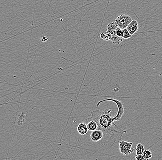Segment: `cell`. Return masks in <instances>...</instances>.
Masks as SVG:
<instances>
[{"label":"cell","instance_id":"1","mask_svg":"<svg viewBox=\"0 0 162 160\" xmlns=\"http://www.w3.org/2000/svg\"><path fill=\"white\" fill-rule=\"evenodd\" d=\"M111 109H106L103 111L100 110L91 112V116L86 120V122L94 120L98 124V129L103 131L104 136L101 141L102 145H108L112 147L121 140L123 134L127 131L123 130L114 123L113 118L111 115Z\"/></svg>","mask_w":162,"mask_h":160},{"label":"cell","instance_id":"2","mask_svg":"<svg viewBox=\"0 0 162 160\" xmlns=\"http://www.w3.org/2000/svg\"><path fill=\"white\" fill-rule=\"evenodd\" d=\"M106 101H112V102H114L116 104L118 108V110L117 113L116 115L113 117V119L115 121H118L121 120L122 117L123 115L124 112V105L123 103L121 101L118 100L117 99H104V100H102L98 102V104H97V107H99V105L104 102Z\"/></svg>","mask_w":162,"mask_h":160},{"label":"cell","instance_id":"3","mask_svg":"<svg viewBox=\"0 0 162 160\" xmlns=\"http://www.w3.org/2000/svg\"><path fill=\"white\" fill-rule=\"evenodd\" d=\"M132 20V18L130 16L127 14H121L117 18L115 21L119 28L123 30L128 27Z\"/></svg>","mask_w":162,"mask_h":160},{"label":"cell","instance_id":"4","mask_svg":"<svg viewBox=\"0 0 162 160\" xmlns=\"http://www.w3.org/2000/svg\"><path fill=\"white\" fill-rule=\"evenodd\" d=\"M133 142L122 140L119 142V151L124 156H128L131 154L130 150L132 148Z\"/></svg>","mask_w":162,"mask_h":160},{"label":"cell","instance_id":"5","mask_svg":"<svg viewBox=\"0 0 162 160\" xmlns=\"http://www.w3.org/2000/svg\"><path fill=\"white\" fill-rule=\"evenodd\" d=\"M103 136H104V133L100 129H97L92 131L89 136V139L93 143H96V142L101 141L102 139Z\"/></svg>","mask_w":162,"mask_h":160},{"label":"cell","instance_id":"6","mask_svg":"<svg viewBox=\"0 0 162 160\" xmlns=\"http://www.w3.org/2000/svg\"><path fill=\"white\" fill-rule=\"evenodd\" d=\"M126 28L132 36L134 35L139 30V24L137 20H133Z\"/></svg>","mask_w":162,"mask_h":160},{"label":"cell","instance_id":"7","mask_svg":"<svg viewBox=\"0 0 162 160\" xmlns=\"http://www.w3.org/2000/svg\"><path fill=\"white\" fill-rule=\"evenodd\" d=\"M77 132L81 135H86L88 131L87 124L81 122L79 124L77 127Z\"/></svg>","mask_w":162,"mask_h":160},{"label":"cell","instance_id":"8","mask_svg":"<svg viewBox=\"0 0 162 160\" xmlns=\"http://www.w3.org/2000/svg\"><path fill=\"white\" fill-rule=\"evenodd\" d=\"M86 123H87L88 131H92L98 129V124L95 120H90V121L86 122Z\"/></svg>","mask_w":162,"mask_h":160},{"label":"cell","instance_id":"9","mask_svg":"<svg viewBox=\"0 0 162 160\" xmlns=\"http://www.w3.org/2000/svg\"><path fill=\"white\" fill-rule=\"evenodd\" d=\"M118 26L115 21L109 24L107 26V32H111L116 31L118 28Z\"/></svg>","mask_w":162,"mask_h":160},{"label":"cell","instance_id":"10","mask_svg":"<svg viewBox=\"0 0 162 160\" xmlns=\"http://www.w3.org/2000/svg\"><path fill=\"white\" fill-rule=\"evenodd\" d=\"M145 150V147H144V145H142V144H140V143L136 144V148H135L136 155H140V154H143Z\"/></svg>","mask_w":162,"mask_h":160},{"label":"cell","instance_id":"11","mask_svg":"<svg viewBox=\"0 0 162 160\" xmlns=\"http://www.w3.org/2000/svg\"><path fill=\"white\" fill-rule=\"evenodd\" d=\"M123 39H124L123 38L117 36L115 37H112L111 38V41L114 45H119L121 43L123 42Z\"/></svg>","mask_w":162,"mask_h":160},{"label":"cell","instance_id":"12","mask_svg":"<svg viewBox=\"0 0 162 160\" xmlns=\"http://www.w3.org/2000/svg\"><path fill=\"white\" fill-rule=\"evenodd\" d=\"M143 157L145 158V160L150 159L153 157V154L151 151L148 150H145L143 153Z\"/></svg>","mask_w":162,"mask_h":160},{"label":"cell","instance_id":"13","mask_svg":"<svg viewBox=\"0 0 162 160\" xmlns=\"http://www.w3.org/2000/svg\"><path fill=\"white\" fill-rule=\"evenodd\" d=\"M100 37L102 39L105 40H111L112 35L110 32L107 31L106 33H102L100 35Z\"/></svg>","mask_w":162,"mask_h":160},{"label":"cell","instance_id":"14","mask_svg":"<svg viewBox=\"0 0 162 160\" xmlns=\"http://www.w3.org/2000/svg\"><path fill=\"white\" fill-rule=\"evenodd\" d=\"M123 38L124 39H128V38H131L132 37V35L129 33V32H128V30L127 29V28H125V29H123Z\"/></svg>","mask_w":162,"mask_h":160},{"label":"cell","instance_id":"15","mask_svg":"<svg viewBox=\"0 0 162 160\" xmlns=\"http://www.w3.org/2000/svg\"><path fill=\"white\" fill-rule=\"evenodd\" d=\"M116 34L118 37H121V38H123V29L118 27L116 30Z\"/></svg>","mask_w":162,"mask_h":160},{"label":"cell","instance_id":"16","mask_svg":"<svg viewBox=\"0 0 162 160\" xmlns=\"http://www.w3.org/2000/svg\"><path fill=\"white\" fill-rule=\"evenodd\" d=\"M135 159L137 160H145V159L143 157V154H140V155H136L135 156Z\"/></svg>","mask_w":162,"mask_h":160},{"label":"cell","instance_id":"17","mask_svg":"<svg viewBox=\"0 0 162 160\" xmlns=\"http://www.w3.org/2000/svg\"><path fill=\"white\" fill-rule=\"evenodd\" d=\"M135 151V149H133V148H131V150H130V153H131H131H133Z\"/></svg>","mask_w":162,"mask_h":160}]
</instances>
